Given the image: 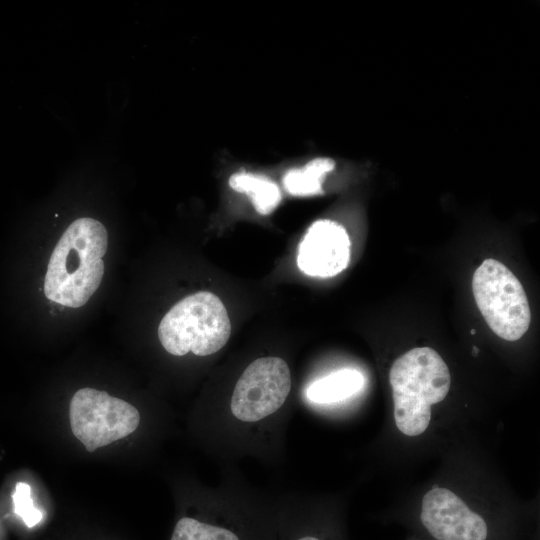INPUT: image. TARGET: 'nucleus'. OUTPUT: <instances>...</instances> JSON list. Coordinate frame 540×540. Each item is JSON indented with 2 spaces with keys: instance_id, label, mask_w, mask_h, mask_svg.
Returning a JSON list of instances; mask_svg holds the SVG:
<instances>
[{
  "instance_id": "10",
  "label": "nucleus",
  "mask_w": 540,
  "mask_h": 540,
  "mask_svg": "<svg viewBox=\"0 0 540 540\" xmlns=\"http://www.w3.org/2000/svg\"><path fill=\"white\" fill-rule=\"evenodd\" d=\"M335 165L332 158L319 156L301 167L290 168L282 177L284 189L298 197L322 194L325 177L334 170Z\"/></svg>"
},
{
  "instance_id": "4",
  "label": "nucleus",
  "mask_w": 540,
  "mask_h": 540,
  "mask_svg": "<svg viewBox=\"0 0 540 540\" xmlns=\"http://www.w3.org/2000/svg\"><path fill=\"white\" fill-rule=\"evenodd\" d=\"M472 290L482 316L497 336L516 341L528 330L531 311L526 292L501 262L483 261L474 272Z\"/></svg>"
},
{
  "instance_id": "12",
  "label": "nucleus",
  "mask_w": 540,
  "mask_h": 540,
  "mask_svg": "<svg viewBox=\"0 0 540 540\" xmlns=\"http://www.w3.org/2000/svg\"><path fill=\"white\" fill-rule=\"evenodd\" d=\"M171 540H239L225 528L200 522L193 518H181L173 531Z\"/></svg>"
},
{
  "instance_id": "14",
  "label": "nucleus",
  "mask_w": 540,
  "mask_h": 540,
  "mask_svg": "<svg viewBox=\"0 0 540 540\" xmlns=\"http://www.w3.org/2000/svg\"><path fill=\"white\" fill-rule=\"evenodd\" d=\"M298 540H320V539L314 536H305V537L299 538Z\"/></svg>"
},
{
  "instance_id": "1",
  "label": "nucleus",
  "mask_w": 540,
  "mask_h": 540,
  "mask_svg": "<svg viewBox=\"0 0 540 540\" xmlns=\"http://www.w3.org/2000/svg\"><path fill=\"white\" fill-rule=\"evenodd\" d=\"M107 231L92 218L73 221L55 246L44 279L45 296L63 306L78 308L98 289L104 274L102 257Z\"/></svg>"
},
{
  "instance_id": "3",
  "label": "nucleus",
  "mask_w": 540,
  "mask_h": 540,
  "mask_svg": "<svg viewBox=\"0 0 540 540\" xmlns=\"http://www.w3.org/2000/svg\"><path fill=\"white\" fill-rule=\"evenodd\" d=\"M231 333L230 319L222 301L201 291L175 304L162 318L158 337L164 349L175 356L192 352L208 356L219 351Z\"/></svg>"
},
{
  "instance_id": "5",
  "label": "nucleus",
  "mask_w": 540,
  "mask_h": 540,
  "mask_svg": "<svg viewBox=\"0 0 540 540\" xmlns=\"http://www.w3.org/2000/svg\"><path fill=\"white\" fill-rule=\"evenodd\" d=\"M69 420L73 435L94 452L134 432L140 414L130 403L105 391L82 388L70 401Z\"/></svg>"
},
{
  "instance_id": "2",
  "label": "nucleus",
  "mask_w": 540,
  "mask_h": 540,
  "mask_svg": "<svg viewBox=\"0 0 540 540\" xmlns=\"http://www.w3.org/2000/svg\"><path fill=\"white\" fill-rule=\"evenodd\" d=\"M397 429L408 437L423 434L431 422V406L447 396L451 376L439 353L416 347L400 355L389 373Z\"/></svg>"
},
{
  "instance_id": "13",
  "label": "nucleus",
  "mask_w": 540,
  "mask_h": 540,
  "mask_svg": "<svg viewBox=\"0 0 540 540\" xmlns=\"http://www.w3.org/2000/svg\"><path fill=\"white\" fill-rule=\"evenodd\" d=\"M30 491L31 489L28 484L18 482L16 483L12 499L14 512L22 518L26 526L33 527L42 520L43 514L34 507Z\"/></svg>"
},
{
  "instance_id": "6",
  "label": "nucleus",
  "mask_w": 540,
  "mask_h": 540,
  "mask_svg": "<svg viewBox=\"0 0 540 540\" xmlns=\"http://www.w3.org/2000/svg\"><path fill=\"white\" fill-rule=\"evenodd\" d=\"M290 389L291 373L283 359L258 358L238 379L231 397V412L243 422H257L276 412Z\"/></svg>"
},
{
  "instance_id": "9",
  "label": "nucleus",
  "mask_w": 540,
  "mask_h": 540,
  "mask_svg": "<svg viewBox=\"0 0 540 540\" xmlns=\"http://www.w3.org/2000/svg\"><path fill=\"white\" fill-rule=\"evenodd\" d=\"M228 183L232 190L246 194L260 215L272 213L282 199L277 183L263 174L237 171L230 176Z\"/></svg>"
},
{
  "instance_id": "11",
  "label": "nucleus",
  "mask_w": 540,
  "mask_h": 540,
  "mask_svg": "<svg viewBox=\"0 0 540 540\" xmlns=\"http://www.w3.org/2000/svg\"><path fill=\"white\" fill-rule=\"evenodd\" d=\"M363 384L364 377L358 370L341 369L314 381L307 389V397L315 403H334L354 395Z\"/></svg>"
},
{
  "instance_id": "7",
  "label": "nucleus",
  "mask_w": 540,
  "mask_h": 540,
  "mask_svg": "<svg viewBox=\"0 0 540 540\" xmlns=\"http://www.w3.org/2000/svg\"><path fill=\"white\" fill-rule=\"evenodd\" d=\"M418 521L433 540H498L489 518L445 487H434L422 498Z\"/></svg>"
},
{
  "instance_id": "8",
  "label": "nucleus",
  "mask_w": 540,
  "mask_h": 540,
  "mask_svg": "<svg viewBox=\"0 0 540 540\" xmlns=\"http://www.w3.org/2000/svg\"><path fill=\"white\" fill-rule=\"evenodd\" d=\"M350 247L349 235L341 224L329 219L317 220L300 242L298 267L309 276H335L348 266Z\"/></svg>"
}]
</instances>
